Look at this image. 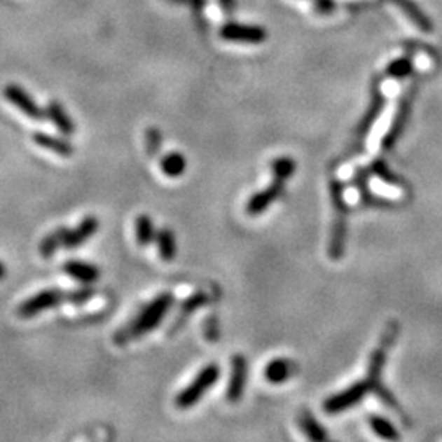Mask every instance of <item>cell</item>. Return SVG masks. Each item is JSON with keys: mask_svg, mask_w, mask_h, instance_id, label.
<instances>
[{"mask_svg": "<svg viewBox=\"0 0 442 442\" xmlns=\"http://www.w3.org/2000/svg\"><path fill=\"white\" fill-rule=\"evenodd\" d=\"M174 303V295L172 293H161L159 297L153 300L151 303L146 305L138 317L115 333L113 341L116 346H125L133 339H138L144 336L146 333L154 331L161 322L166 317L169 310H171Z\"/></svg>", "mask_w": 442, "mask_h": 442, "instance_id": "6da1fadb", "label": "cell"}, {"mask_svg": "<svg viewBox=\"0 0 442 442\" xmlns=\"http://www.w3.org/2000/svg\"><path fill=\"white\" fill-rule=\"evenodd\" d=\"M398 329L400 328H398L396 323H390L387 326L380 343H378L377 349L372 352V356H371V362H368V368H367V382H368V385H371V390L375 392L378 398H380L385 405H388L396 411H401V408L396 405L395 398H393L392 393L387 390L380 378L383 366H385L387 356H388V351H390L392 344L395 343Z\"/></svg>", "mask_w": 442, "mask_h": 442, "instance_id": "7a4b0ae2", "label": "cell"}, {"mask_svg": "<svg viewBox=\"0 0 442 442\" xmlns=\"http://www.w3.org/2000/svg\"><path fill=\"white\" fill-rule=\"evenodd\" d=\"M329 192H331L334 221L331 237H329L328 252L333 261H339L344 254V244H346L349 208L346 203V197H344V186L339 182V179L331 177V181H329Z\"/></svg>", "mask_w": 442, "mask_h": 442, "instance_id": "3957f363", "label": "cell"}, {"mask_svg": "<svg viewBox=\"0 0 442 442\" xmlns=\"http://www.w3.org/2000/svg\"><path fill=\"white\" fill-rule=\"evenodd\" d=\"M220 373L221 368L218 367L216 364L207 366L203 371L198 372L195 380H193L191 385H187L181 393H179L176 398V406L181 408V410L192 408L213 385H215L218 378H220Z\"/></svg>", "mask_w": 442, "mask_h": 442, "instance_id": "277c9868", "label": "cell"}, {"mask_svg": "<svg viewBox=\"0 0 442 442\" xmlns=\"http://www.w3.org/2000/svg\"><path fill=\"white\" fill-rule=\"evenodd\" d=\"M67 300H69V291H62L57 289L43 290L40 293H36L35 297L25 300V302L18 307L17 315L23 319L33 318L41 312H45V310L55 308L61 303H67Z\"/></svg>", "mask_w": 442, "mask_h": 442, "instance_id": "5b68a950", "label": "cell"}, {"mask_svg": "<svg viewBox=\"0 0 442 442\" xmlns=\"http://www.w3.org/2000/svg\"><path fill=\"white\" fill-rule=\"evenodd\" d=\"M368 392L372 390L367 380L352 383V385L346 388V390L339 392L331 398H328V400L324 401V411L329 413V415L346 411L349 408L356 406L357 403H361Z\"/></svg>", "mask_w": 442, "mask_h": 442, "instance_id": "8992f818", "label": "cell"}, {"mask_svg": "<svg viewBox=\"0 0 442 442\" xmlns=\"http://www.w3.org/2000/svg\"><path fill=\"white\" fill-rule=\"evenodd\" d=\"M4 95H6V99L11 102V104L15 105L18 110H22L28 118L40 121L45 118V116H48L45 111H43L41 106H38L36 102L33 100L20 85H17V84L6 85L4 87Z\"/></svg>", "mask_w": 442, "mask_h": 442, "instance_id": "52a82bcc", "label": "cell"}, {"mask_svg": "<svg viewBox=\"0 0 442 442\" xmlns=\"http://www.w3.org/2000/svg\"><path fill=\"white\" fill-rule=\"evenodd\" d=\"M284 186H285V181H280V179L274 177V182H272L269 187H265L264 191L254 193V195L249 198V202H247V207H246L247 215L257 216V215H261V213H264L267 208H269L272 203H274L277 198L284 193Z\"/></svg>", "mask_w": 442, "mask_h": 442, "instance_id": "ba28073f", "label": "cell"}, {"mask_svg": "<svg viewBox=\"0 0 442 442\" xmlns=\"http://www.w3.org/2000/svg\"><path fill=\"white\" fill-rule=\"evenodd\" d=\"M383 106H385V97L382 95L380 90L375 89L372 95L371 106H368V110L366 111V115H364L362 121L359 123L356 130V148L357 149L364 148V139H366L367 134L371 133L372 126L378 120V116H380Z\"/></svg>", "mask_w": 442, "mask_h": 442, "instance_id": "9c48e42d", "label": "cell"}, {"mask_svg": "<svg viewBox=\"0 0 442 442\" xmlns=\"http://www.w3.org/2000/svg\"><path fill=\"white\" fill-rule=\"evenodd\" d=\"M410 110H411V100H410V94H408V95L403 97V100L400 102V105H398L396 115H395V118H393V121H392L390 130H388V133L383 136V141H382V149H383V151H390L393 146L396 144L398 138H400L401 133H403V130H405V126H406Z\"/></svg>", "mask_w": 442, "mask_h": 442, "instance_id": "30bf717a", "label": "cell"}, {"mask_svg": "<svg viewBox=\"0 0 442 442\" xmlns=\"http://www.w3.org/2000/svg\"><path fill=\"white\" fill-rule=\"evenodd\" d=\"M247 382V362L242 356H235L233 357V371H231V378L230 383H228V392L226 398L231 403H236L241 400L242 393H244Z\"/></svg>", "mask_w": 442, "mask_h": 442, "instance_id": "8fae6325", "label": "cell"}, {"mask_svg": "<svg viewBox=\"0 0 442 442\" xmlns=\"http://www.w3.org/2000/svg\"><path fill=\"white\" fill-rule=\"evenodd\" d=\"M99 228H100V223L95 216H92V215L85 216L84 220H82L79 225L74 228V230H69V233H67V236H66L64 246L62 247L69 251L77 249V247H81L85 241H89L90 237L95 235Z\"/></svg>", "mask_w": 442, "mask_h": 442, "instance_id": "7c38bea8", "label": "cell"}, {"mask_svg": "<svg viewBox=\"0 0 442 442\" xmlns=\"http://www.w3.org/2000/svg\"><path fill=\"white\" fill-rule=\"evenodd\" d=\"M62 270H64L69 277H72V279L81 282V284L84 285H90L100 279V270L97 269L95 265L87 264V262L67 261L66 264L62 265Z\"/></svg>", "mask_w": 442, "mask_h": 442, "instance_id": "4fadbf2b", "label": "cell"}, {"mask_svg": "<svg viewBox=\"0 0 442 442\" xmlns=\"http://www.w3.org/2000/svg\"><path fill=\"white\" fill-rule=\"evenodd\" d=\"M221 36L231 41L244 43H261L265 40V32L257 27H242V25H226L223 28Z\"/></svg>", "mask_w": 442, "mask_h": 442, "instance_id": "5bb4252c", "label": "cell"}, {"mask_svg": "<svg viewBox=\"0 0 442 442\" xmlns=\"http://www.w3.org/2000/svg\"><path fill=\"white\" fill-rule=\"evenodd\" d=\"M208 302H210V297H208L207 293H203V291H197L195 295L188 297L186 302L182 303L181 310H179L177 318L174 319V324H172V328H171V334L179 331V329L182 328V324H186L187 319L191 318V315L195 312L197 308L205 307Z\"/></svg>", "mask_w": 442, "mask_h": 442, "instance_id": "9a60e30c", "label": "cell"}, {"mask_svg": "<svg viewBox=\"0 0 442 442\" xmlns=\"http://www.w3.org/2000/svg\"><path fill=\"white\" fill-rule=\"evenodd\" d=\"M33 141H35V144L41 146L45 149H50V151L60 154L62 158H71L76 151L74 146L69 141L56 138V136H51L48 133H35L33 134Z\"/></svg>", "mask_w": 442, "mask_h": 442, "instance_id": "2e32d148", "label": "cell"}, {"mask_svg": "<svg viewBox=\"0 0 442 442\" xmlns=\"http://www.w3.org/2000/svg\"><path fill=\"white\" fill-rule=\"evenodd\" d=\"M393 2L400 7V11L405 13V15L410 18V20L415 23L421 32H424V33L432 32L431 18L427 17L426 13L422 12L415 2H413V0H393Z\"/></svg>", "mask_w": 442, "mask_h": 442, "instance_id": "e0dca14e", "label": "cell"}, {"mask_svg": "<svg viewBox=\"0 0 442 442\" xmlns=\"http://www.w3.org/2000/svg\"><path fill=\"white\" fill-rule=\"evenodd\" d=\"M46 115L50 116L53 123L56 125V128L60 130L62 134L71 136V134L76 133V125H74V121L71 120V116L67 115V111H66L64 109H62V105L60 104V102L51 100L50 104H48Z\"/></svg>", "mask_w": 442, "mask_h": 442, "instance_id": "ac0fdd59", "label": "cell"}, {"mask_svg": "<svg viewBox=\"0 0 442 442\" xmlns=\"http://www.w3.org/2000/svg\"><path fill=\"white\" fill-rule=\"evenodd\" d=\"M291 372H293V366L289 359H274L267 364L264 368V377L267 382L274 383V385H279V383H284L290 378Z\"/></svg>", "mask_w": 442, "mask_h": 442, "instance_id": "d6986e66", "label": "cell"}, {"mask_svg": "<svg viewBox=\"0 0 442 442\" xmlns=\"http://www.w3.org/2000/svg\"><path fill=\"white\" fill-rule=\"evenodd\" d=\"M67 233H69L67 228H56L55 231L46 235L40 242V254L43 257H51L61 246H64Z\"/></svg>", "mask_w": 442, "mask_h": 442, "instance_id": "ffe728a7", "label": "cell"}, {"mask_svg": "<svg viewBox=\"0 0 442 442\" xmlns=\"http://www.w3.org/2000/svg\"><path fill=\"white\" fill-rule=\"evenodd\" d=\"M156 241H158V251H159V256H161V259L166 262L174 261V257H176V252H177L174 233L169 230V228H163V230L158 231Z\"/></svg>", "mask_w": 442, "mask_h": 442, "instance_id": "44dd1931", "label": "cell"}, {"mask_svg": "<svg viewBox=\"0 0 442 442\" xmlns=\"http://www.w3.org/2000/svg\"><path fill=\"white\" fill-rule=\"evenodd\" d=\"M298 424L305 432V436L312 441H326L328 434L324 431V427L315 420L313 415L310 411H303L302 416L298 417Z\"/></svg>", "mask_w": 442, "mask_h": 442, "instance_id": "7402d4cb", "label": "cell"}, {"mask_svg": "<svg viewBox=\"0 0 442 442\" xmlns=\"http://www.w3.org/2000/svg\"><path fill=\"white\" fill-rule=\"evenodd\" d=\"M368 424H371L372 431L375 432L378 437L387 441H396L400 439V432L396 431V427L392 424L387 417H382L378 415H371L368 416Z\"/></svg>", "mask_w": 442, "mask_h": 442, "instance_id": "603a6c76", "label": "cell"}, {"mask_svg": "<svg viewBox=\"0 0 442 442\" xmlns=\"http://www.w3.org/2000/svg\"><path fill=\"white\" fill-rule=\"evenodd\" d=\"M186 167L187 161L181 153H169L161 161V171L167 177H181L186 172Z\"/></svg>", "mask_w": 442, "mask_h": 442, "instance_id": "cb8c5ba5", "label": "cell"}, {"mask_svg": "<svg viewBox=\"0 0 442 442\" xmlns=\"http://www.w3.org/2000/svg\"><path fill=\"white\" fill-rule=\"evenodd\" d=\"M354 184H356L359 195H361V200H362L364 205H367V207L368 205H385V202L378 200V198L372 195L371 188H368L367 171H364V169H357L356 176H354Z\"/></svg>", "mask_w": 442, "mask_h": 442, "instance_id": "d4e9b609", "label": "cell"}, {"mask_svg": "<svg viewBox=\"0 0 442 442\" xmlns=\"http://www.w3.org/2000/svg\"><path fill=\"white\" fill-rule=\"evenodd\" d=\"M136 228V241L139 242L141 246H148L151 244V241L156 236V230H154V223L148 215H139L136 218L134 223Z\"/></svg>", "mask_w": 442, "mask_h": 442, "instance_id": "484cf974", "label": "cell"}, {"mask_svg": "<svg viewBox=\"0 0 442 442\" xmlns=\"http://www.w3.org/2000/svg\"><path fill=\"white\" fill-rule=\"evenodd\" d=\"M371 171H372V174H375V176H377L378 179H380L382 182L390 184V186H396V187L405 186V182H403V179L398 177L396 174H393V172L390 171V167H388L387 164L382 161V159H377V161L372 163Z\"/></svg>", "mask_w": 442, "mask_h": 442, "instance_id": "4316f807", "label": "cell"}, {"mask_svg": "<svg viewBox=\"0 0 442 442\" xmlns=\"http://www.w3.org/2000/svg\"><path fill=\"white\" fill-rule=\"evenodd\" d=\"M385 72L388 77H393V79H405V77L413 72V64L408 57H401V60H395L390 62Z\"/></svg>", "mask_w": 442, "mask_h": 442, "instance_id": "83f0119b", "label": "cell"}, {"mask_svg": "<svg viewBox=\"0 0 442 442\" xmlns=\"http://www.w3.org/2000/svg\"><path fill=\"white\" fill-rule=\"evenodd\" d=\"M295 172V163L293 159L290 158H277L274 163H272V174H274L275 179H280V181H286V179L291 177V174Z\"/></svg>", "mask_w": 442, "mask_h": 442, "instance_id": "f1b7e54d", "label": "cell"}, {"mask_svg": "<svg viewBox=\"0 0 442 442\" xmlns=\"http://www.w3.org/2000/svg\"><path fill=\"white\" fill-rule=\"evenodd\" d=\"M94 289H92L90 285H84L82 289H77V290H72L69 291V300H67V303H72V305H84L85 302H89V300L94 297Z\"/></svg>", "mask_w": 442, "mask_h": 442, "instance_id": "f546056e", "label": "cell"}, {"mask_svg": "<svg viewBox=\"0 0 442 442\" xmlns=\"http://www.w3.org/2000/svg\"><path fill=\"white\" fill-rule=\"evenodd\" d=\"M159 146H161V134H159L158 128L151 126L146 131V149H148L149 156H156Z\"/></svg>", "mask_w": 442, "mask_h": 442, "instance_id": "4dcf8cb0", "label": "cell"}, {"mask_svg": "<svg viewBox=\"0 0 442 442\" xmlns=\"http://www.w3.org/2000/svg\"><path fill=\"white\" fill-rule=\"evenodd\" d=\"M205 336L208 338V341H212V343L218 341V322L215 319V317H210L207 319Z\"/></svg>", "mask_w": 442, "mask_h": 442, "instance_id": "1f68e13d", "label": "cell"}, {"mask_svg": "<svg viewBox=\"0 0 442 442\" xmlns=\"http://www.w3.org/2000/svg\"><path fill=\"white\" fill-rule=\"evenodd\" d=\"M4 277H6V267H4L2 262H0V280H2Z\"/></svg>", "mask_w": 442, "mask_h": 442, "instance_id": "d6a6232c", "label": "cell"}, {"mask_svg": "<svg viewBox=\"0 0 442 442\" xmlns=\"http://www.w3.org/2000/svg\"><path fill=\"white\" fill-rule=\"evenodd\" d=\"M221 2H223V4H225V6L228 7V6H230V4H231V0H221Z\"/></svg>", "mask_w": 442, "mask_h": 442, "instance_id": "836d02e7", "label": "cell"}]
</instances>
